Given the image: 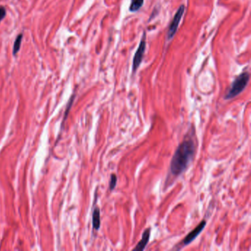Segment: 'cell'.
<instances>
[{"label":"cell","mask_w":251,"mask_h":251,"mask_svg":"<svg viewBox=\"0 0 251 251\" xmlns=\"http://www.w3.org/2000/svg\"><path fill=\"white\" fill-rule=\"evenodd\" d=\"M196 151V145L192 138L185 139L175 152L170 163V173L174 177L181 175L192 162Z\"/></svg>","instance_id":"6da1fadb"},{"label":"cell","mask_w":251,"mask_h":251,"mask_svg":"<svg viewBox=\"0 0 251 251\" xmlns=\"http://www.w3.org/2000/svg\"><path fill=\"white\" fill-rule=\"evenodd\" d=\"M249 80H250V74L247 72H244L238 76L233 82L230 89L225 96V99L230 100L242 92L247 86Z\"/></svg>","instance_id":"7a4b0ae2"},{"label":"cell","mask_w":251,"mask_h":251,"mask_svg":"<svg viewBox=\"0 0 251 251\" xmlns=\"http://www.w3.org/2000/svg\"><path fill=\"white\" fill-rule=\"evenodd\" d=\"M184 10H185L184 6H180L179 9H178L177 13L175 15L174 18H173L171 24H170V27H169L168 33H167V38H168V39L172 38L173 37H174L175 34L177 32L178 27V26H179V23L180 21H181V18H182L183 15Z\"/></svg>","instance_id":"3957f363"},{"label":"cell","mask_w":251,"mask_h":251,"mask_svg":"<svg viewBox=\"0 0 251 251\" xmlns=\"http://www.w3.org/2000/svg\"><path fill=\"white\" fill-rule=\"evenodd\" d=\"M205 225H206V221L203 219V220L193 230H192V231L183 239L182 242L183 246H186L188 245V244H189L191 242H192V241L197 238V236H198V235L203 230Z\"/></svg>","instance_id":"277c9868"},{"label":"cell","mask_w":251,"mask_h":251,"mask_svg":"<svg viewBox=\"0 0 251 251\" xmlns=\"http://www.w3.org/2000/svg\"><path fill=\"white\" fill-rule=\"evenodd\" d=\"M145 48H146V42H145V38H144L142 40V41H141L139 48H138L137 51H136V54H135L134 58H133V71L134 72L137 70V69L139 67L141 63H142L144 57V53H145Z\"/></svg>","instance_id":"5b68a950"},{"label":"cell","mask_w":251,"mask_h":251,"mask_svg":"<svg viewBox=\"0 0 251 251\" xmlns=\"http://www.w3.org/2000/svg\"><path fill=\"white\" fill-rule=\"evenodd\" d=\"M150 228H147L146 230L144 231L143 234H142V239L139 241L136 247H135L133 250H144L146 247L147 244H148L149 241H150Z\"/></svg>","instance_id":"8992f818"},{"label":"cell","mask_w":251,"mask_h":251,"mask_svg":"<svg viewBox=\"0 0 251 251\" xmlns=\"http://www.w3.org/2000/svg\"><path fill=\"white\" fill-rule=\"evenodd\" d=\"M92 225L94 230H99L100 227V211L99 208H96L93 212Z\"/></svg>","instance_id":"52a82bcc"},{"label":"cell","mask_w":251,"mask_h":251,"mask_svg":"<svg viewBox=\"0 0 251 251\" xmlns=\"http://www.w3.org/2000/svg\"><path fill=\"white\" fill-rule=\"evenodd\" d=\"M144 4V0H132L131 6H130V10L132 12H136L141 8Z\"/></svg>","instance_id":"ba28073f"},{"label":"cell","mask_w":251,"mask_h":251,"mask_svg":"<svg viewBox=\"0 0 251 251\" xmlns=\"http://www.w3.org/2000/svg\"><path fill=\"white\" fill-rule=\"evenodd\" d=\"M21 40H22V34H20L18 35L14 42V46H13V55H16L17 52L19 51L20 47L21 44Z\"/></svg>","instance_id":"9c48e42d"},{"label":"cell","mask_w":251,"mask_h":251,"mask_svg":"<svg viewBox=\"0 0 251 251\" xmlns=\"http://www.w3.org/2000/svg\"><path fill=\"white\" fill-rule=\"evenodd\" d=\"M117 183V175L112 174L111 176V181L109 183V188L111 190H114L115 189Z\"/></svg>","instance_id":"30bf717a"},{"label":"cell","mask_w":251,"mask_h":251,"mask_svg":"<svg viewBox=\"0 0 251 251\" xmlns=\"http://www.w3.org/2000/svg\"><path fill=\"white\" fill-rule=\"evenodd\" d=\"M6 15V10L5 8L4 7H1L0 6V21L4 18V16Z\"/></svg>","instance_id":"8fae6325"}]
</instances>
